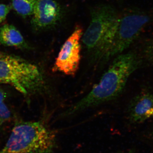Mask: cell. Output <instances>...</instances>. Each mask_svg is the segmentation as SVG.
Wrapping results in <instances>:
<instances>
[{
    "label": "cell",
    "instance_id": "13",
    "mask_svg": "<svg viewBox=\"0 0 153 153\" xmlns=\"http://www.w3.org/2000/svg\"><path fill=\"white\" fill-rule=\"evenodd\" d=\"M7 97V94L6 91L0 87V102L4 101Z\"/></svg>",
    "mask_w": 153,
    "mask_h": 153
},
{
    "label": "cell",
    "instance_id": "10",
    "mask_svg": "<svg viewBox=\"0 0 153 153\" xmlns=\"http://www.w3.org/2000/svg\"><path fill=\"white\" fill-rule=\"evenodd\" d=\"M38 0H12L11 8L23 17L33 16Z\"/></svg>",
    "mask_w": 153,
    "mask_h": 153
},
{
    "label": "cell",
    "instance_id": "7",
    "mask_svg": "<svg viewBox=\"0 0 153 153\" xmlns=\"http://www.w3.org/2000/svg\"><path fill=\"white\" fill-rule=\"evenodd\" d=\"M61 15V8L55 0H38L32 24L37 31L51 29L58 24Z\"/></svg>",
    "mask_w": 153,
    "mask_h": 153
},
{
    "label": "cell",
    "instance_id": "3",
    "mask_svg": "<svg viewBox=\"0 0 153 153\" xmlns=\"http://www.w3.org/2000/svg\"><path fill=\"white\" fill-rule=\"evenodd\" d=\"M56 136L41 122L19 121L0 153H52Z\"/></svg>",
    "mask_w": 153,
    "mask_h": 153
},
{
    "label": "cell",
    "instance_id": "5",
    "mask_svg": "<svg viewBox=\"0 0 153 153\" xmlns=\"http://www.w3.org/2000/svg\"><path fill=\"white\" fill-rule=\"evenodd\" d=\"M149 21L148 15L139 11L128 10L119 14L107 61L127 49L138 37Z\"/></svg>",
    "mask_w": 153,
    "mask_h": 153
},
{
    "label": "cell",
    "instance_id": "14",
    "mask_svg": "<svg viewBox=\"0 0 153 153\" xmlns=\"http://www.w3.org/2000/svg\"></svg>",
    "mask_w": 153,
    "mask_h": 153
},
{
    "label": "cell",
    "instance_id": "1",
    "mask_svg": "<svg viewBox=\"0 0 153 153\" xmlns=\"http://www.w3.org/2000/svg\"><path fill=\"white\" fill-rule=\"evenodd\" d=\"M139 64V59L134 52L117 55L90 92L61 115L71 116L114 99L122 93L129 77Z\"/></svg>",
    "mask_w": 153,
    "mask_h": 153
},
{
    "label": "cell",
    "instance_id": "11",
    "mask_svg": "<svg viewBox=\"0 0 153 153\" xmlns=\"http://www.w3.org/2000/svg\"><path fill=\"white\" fill-rule=\"evenodd\" d=\"M12 114L4 101L0 102V130L10 120Z\"/></svg>",
    "mask_w": 153,
    "mask_h": 153
},
{
    "label": "cell",
    "instance_id": "12",
    "mask_svg": "<svg viewBox=\"0 0 153 153\" xmlns=\"http://www.w3.org/2000/svg\"><path fill=\"white\" fill-rule=\"evenodd\" d=\"M11 9V6L8 5L0 4V23L5 20Z\"/></svg>",
    "mask_w": 153,
    "mask_h": 153
},
{
    "label": "cell",
    "instance_id": "9",
    "mask_svg": "<svg viewBox=\"0 0 153 153\" xmlns=\"http://www.w3.org/2000/svg\"><path fill=\"white\" fill-rule=\"evenodd\" d=\"M0 44L21 49L29 47L20 31L13 25H4L0 27Z\"/></svg>",
    "mask_w": 153,
    "mask_h": 153
},
{
    "label": "cell",
    "instance_id": "6",
    "mask_svg": "<svg viewBox=\"0 0 153 153\" xmlns=\"http://www.w3.org/2000/svg\"><path fill=\"white\" fill-rule=\"evenodd\" d=\"M83 31L76 27L60 48L55 60L56 70L67 75H73L79 68L81 59V44Z\"/></svg>",
    "mask_w": 153,
    "mask_h": 153
},
{
    "label": "cell",
    "instance_id": "8",
    "mask_svg": "<svg viewBox=\"0 0 153 153\" xmlns=\"http://www.w3.org/2000/svg\"><path fill=\"white\" fill-rule=\"evenodd\" d=\"M130 118L134 123H140L153 117V95L142 92L130 102L128 108Z\"/></svg>",
    "mask_w": 153,
    "mask_h": 153
},
{
    "label": "cell",
    "instance_id": "2",
    "mask_svg": "<svg viewBox=\"0 0 153 153\" xmlns=\"http://www.w3.org/2000/svg\"><path fill=\"white\" fill-rule=\"evenodd\" d=\"M119 14L111 6L102 4L92 10L89 26L82 41L92 61L106 62Z\"/></svg>",
    "mask_w": 153,
    "mask_h": 153
},
{
    "label": "cell",
    "instance_id": "4",
    "mask_svg": "<svg viewBox=\"0 0 153 153\" xmlns=\"http://www.w3.org/2000/svg\"><path fill=\"white\" fill-rule=\"evenodd\" d=\"M45 82L37 65L16 55L0 52V83L27 95L44 90Z\"/></svg>",
    "mask_w": 153,
    "mask_h": 153
}]
</instances>
